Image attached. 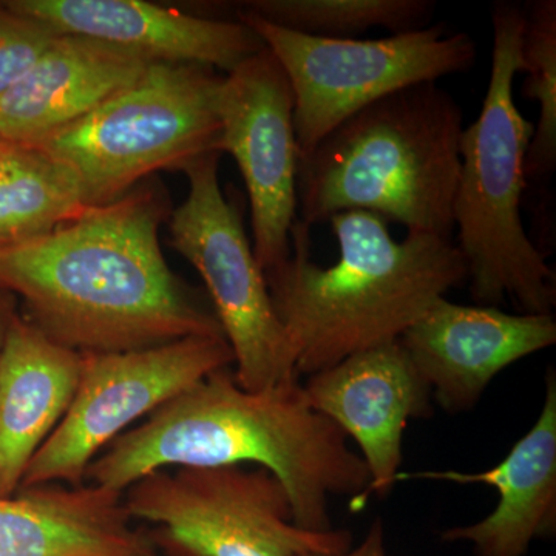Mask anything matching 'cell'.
<instances>
[{
  "label": "cell",
  "mask_w": 556,
  "mask_h": 556,
  "mask_svg": "<svg viewBox=\"0 0 556 556\" xmlns=\"http://www.w3.org/2000/svg\"><path fill=\"white\" fill-rule=\"evenodd\" d=\"M172 200L156 177L87 207L46 236L0 248V291L22 317L78 354L225 338L212 306L170 269L160 243Z\"/></svg>",
  "instance_id": "cell-1"
},
{
  "label": "cell",
  "mask_w": 556,
  "mask_h": 556,
  "mask_svg": "<svg viewBox=\"0 0 556 556\" xmlns=\"http://www.w3.org/2000/svg\"><path fill=\"white\" fill-rule=\"evenodd\" d=\"M266 468L283 484L294 522L311 532L334 529L332 496L367 504L369 475L331 420L316 412L300 379L266 390L240 386L232 368L193 383L116 438L90 464L86 482L124 493L164 468Z\"/></svg>",
  "instance_id": "cell-2"
},
{
  "label": "cell",
  "mask_w": 556,
  "mask_h": 556,
  "mask_svg": "<svg viewBox=\"0 0 556 556\" xmlns=\"http://www.w3.org/2000/svg\"><path fill=\"white\" fill-rule=\"evenodd\" d=\"M328 222L338 263L324 268L311 260V228L298 218L291 254L265 270L299 376L397 342L433 303L468 280L453 239L408 232L397 241L386 219L365 211L340 212Z\"/></svg>",
  "instance_id": "cell-3"
},
{
  "label": "cell",
  "mask_w": 556,
  "mask_h": 556,
  "mask_svg": "<svg viewBox=\"0 0 556 556\" xmlns=\"http://www.w3.org/2000/svg\"><path fill=\"white\" fill-rule=\"evenodd\" d=\"M464 112L438 83L388 94L340 123L299 160L298 218L348 211L453 239Z\"/></svg>",
  "instance_id": "cell-4"
},
{
  "label": "cell",
  "mask_w": 556,
  "mask_h": 556,
  "mask_svg": "<svg viewBox=\"0 0 556 556\" xmlns=\"http://www.w3.org/2000/svg\"><path fill=\"white\" fill-rule=\"evenodd\" d=\"M525 7L492 9L493 54L481 113L460 138V170L453 219L466 260L471 299L497 306L510 300L519 314H552L555 273L527 236L521 218L525 161L533 123L519 112L514 83L525 68Z\"/></svg>",
  "instance_id": "cell-5"
},
{
  "label": "cell",
  "mask_w": 556,
  "mask_h": 556,
  "mask_svg": "<svg viewBox=\"0 0 556 556\" xmlns=\"http://www.w3.org/2000/svg\"><path fill=\"white\" fill-rule=\"evenodd\" d=\"M217 70L153 62L130 86L35 149L73 172L87 207L105 206L156 172L222 152Z\"/></svg>",
  "instance_id": "cell-6"
},
{
  "label": "cell",
  "mask_w": 556,
  "mask_h": 556,
  "mask_svg": "<svg viewBox=\"0 0 556 556\" xmlns=\"http://www.w3.org/2000/svg\"><path fill=\"white\" fill-rule=\"evenodd\" d=\"M130 518L155 526L150 540L169 556L334 555L348 530L311 532L294 522L283 484L266 468H164L123 493Z\"/></svg>",
  "instance_id": "cell-7"
},
{
  "label": "cell",
  "mask_w": 556,
  "mask_h": 556,
  "mask_svg": "<svg viewBox=\"0 0 556 556\" xmlns=\"http://www.w3.org/2000/svg\"><path fill=\"white\" fill-rule=\"evenodd\" d=\"M280 62L294 93L299 160L325 135L394 91L459 75L478 60L477 42L445 24L382 39H324L236 10Z\"/></svg>",
  "instance_id": "cell-8"
},
{
  "label": "cell",
  "mask_w": 556,
  "mask_h": 556,
  "mask_svg": "<svg viewBox=\"0 0 556 556\" xmlns=\"http://www.w3.org/2000/svg\"><path fill=\"white\" fill-rule=\"evenodd\" d=\"M222 153L182 164L188 195L169 219L170 247L195 268L233 354V376L249 391L300 379L265 273L248 239L240 208L223 192Z\"/></svg>",
  "instance_id": "cell-9"
},
{
  "label": "cell",
  "mask_w": 556,
  "mask_h": 556,
  "mask_svg": "<svg viewBox=\"0 0 556 556\" xmlns=\"http://www.w3.org/2000/svg\"><path fill=\"white\" fill-rule=\"evenodd\" d=\"M229 367V343L207 336L124 353L84 354L75 397L28 466L21 489L86 484L90 464L116 438L193 383Z\"/></svg>",
  "instance_id": "cell-10"
},
{
  "label": "cell",
  "mask_w": 556,
  "mask_h": 556,
  "mask_svg": "<svg viewBox=\"0 0 556 556\" xmlns=\"http://www.w3.org/2000/svg\"><path fill=\"white\" fill-rule=\"evenodd\" d=\"M222 152L236 160L251 203L252 249L268 270L291 254L298 219L294 93L268 49L241 62L219 87Z\"/></svg>",
  "instance_id": "cell-11"
},
{
  "label": "cell",
  "mask_w": 556,
  "mask_h": 556,
  "mask_svg": "<svg viewBox=\"0 0 556 556\" xmlns=\"http://www.w3.org/2000/svg\"><path fill=\"white\" fill-rule=\"evenodd\" d=\"M311 407L356 442L367 466V497L387 496L404 460L409 420L428 417L431 391L401 343L362 351L302 383Z\"/></svg>",
  "instance_id": "cell-12"
},
{
  "label": "cell",
  "mask_w": 556,
  "mask_h": 556,
  "mask_svg": "<svg viewBox=\"0 0 556 556\" xmlns=\"http://www.w3.org/2000/svg\"><path fill=\"white\" fill-rule=\"evenodd\" d=\"M431 397L447 413L473 408L504 369L555 345L554 314L439 299L397 340Z\"/></svg>",
  "instance_id": "cell-13"
},
{
  "label": "cell",
  "mask_w": 556,
  "mask_h": 556,
  "mask_svg": "<svg viewBox=\"0 0 556 556\" xmlns=\"http://www.w3.org/2000/svg\"><path fill=\"white\" fill-rule=\"evenodd\" d=\"M5 2L61 35L123 47L149 62L203 65L228 75L266 47L241 21L195 16L144 0Z\"/></svg>",
  "instance_id": "cell-14"
},
{
  "label": "cell",
  "mask_w": 556,
  "mask_h": 556,
  "mask_svg": "<svg viewBox=\"0 0 556 556\" xmlns=\"http://www.w3.org/2000/svg\"><path fill=\"white\" fill-rule=\"evenodd\" d=\"M426 479L452 484H484L496 490L495 510L470 526L441 533L444 543H467L477 556H526L530 544L556 530V376L547 369L543 409L507 456L489 470H426L399 475V481Z\"/></svg>",
  "instance_id": "cell-15"
},
{
  "label": "cell",
  "mask_w": 556,
  "mask_h": 556,
  "mask_svg": "<svg viewBox=\"0 0 556 556\" xmlns=\"http://www.w3.org/2000/svg\"><path fill=\"white\" fill-rule=\"evenodd\" d=\"M149 64L123 47L61 35L0 100V138L36 148L134 84Z\"/></svg>",
  "instance_id": "cell-16"
},
{
  "label": "cell",
  "mask_w": 556,
  "mask_h": 556,
  "mask_svg": "<svg viewBox=\"0 0 556 556\" xmlns=\"http://www.w3.org/2000/svg\"><path fill=\"white\" fill-rule=\"evenodd\" d=\"M83 356L14 318L0 346V497L16 495L28 466L64 419Z\"/></svg>",
  "instance_id": "cell-17"
},
{
  "label": "cell",
  "mask_w": 556,
  "mask_h": 556,
  "mask_svg": "<svg viewBox=\"0 0 556 556\" xmlns=\"http://www.w3.org/2000/svg\"><path fill=\"white\" fill-rule=\"evenodd\" d=\"M0 556H156L123 493L50 484L0 497Z\"/></svg>",
  "instance_id": "cell-18"
},
{
  "label": "cell",
  "mask_w": 556,
  "mask_h": 556,
  "mask_svg": "<svg viewBox=\"0 0 556 556\" xmlns=\"http://www.w3.org/2000/svg\"><path fill=\"white\" fill-rule=\"evenodd\" d=\"M87 206L78 179L42 150L0 149V248L46 236Z\"/></svg>",
  "instance_id": "cell-19"
},
{
  "label": "cell",
  "mask_w": 556,
  "mask_h": 556,
  "mask_svg": "<svg viewBox=\"0 0 556 556\" xmlns=\"http://www.w3.org/2000/svg\"><path fill=\"white\" fill-rule=\"evenodd\" d=\"M434 0H249L236 7L241 13L324 39H357L371 28L391 35L428 27Z\"/></svg>",
  "instance_id": "cell-20"
},
{
  "label": "cell",
  "mask_w": 556,
  "mask_h": 556,
  "mask_svg": "<svg viewBox=\"0 0 556 556\" xmlns=\"http://www.w3.org/2000/svg\"><path fill=\"white\" fill-rule=\"evenodd\" d=\"M522 97L538 102L540 115L525 161L526 181H543L556 167V2L525 5Z\"/></svg>",
  "instance_id": "cell-21"
},
{
  "label": "cell",
  "mask_w": 556,
  "mask_h": 556,
  "mask_svg": "<svg viewBox=\"0 0 556 556\" xmlns=\"http://www.w3.org/2000/svg\"><path fill=\"white\" fill-rule=\"evenodd\" d=\"M60 36L50 25L0 2V100Z\"/></svg>",
  "instance_id": "cell-22"
},
{
  "label": "cell",
  "mask_w": 556,
  "mask_h": 556,
  "mask_svg": "<svg viewBox=\"0 0 556 556\" xmlns=\"http://www.w3.org/2000/svg\"><path fill=\"white\" fill-rule=\"evenodd\" d=\"M305 556H388L386 543H383V526L380 519H376L369 527L367 536L356 547L334 555H305Z\"/></svg>",
  "instance_id": "cell-23"
},
{
  "label": "cell",
  "mask_w": 556,
  "mask_h": 556,
  "mask_svg": "<svg viewBox=\"0 0 556 556\" xmlns=\"http://www.w3.org/2000/svg\"><path fill=\"white\" fill-rule=\"evenodd\" d=\"M20 302L9 292L0 291V346L5 340L7 332L13 324L14 318L20 316Z\"/></svg>",
  "instance_id": "cell-24"
},
{
  "label": "cell",
  "mask_w": 556,
  "mask_h": 556,
  "mask_svg": "<svg viewBox=\"0 0 556 556\" xmlns=\"http://www.w3.org/2000/svg\"><path fill=\"white\" fill-rule=\"evenodd\" d=\"M5 144H9V142H7L5 139L0 138V149H2Z\"/></svg>",
  "instance_id": "cell-25"
}]
</instances>
